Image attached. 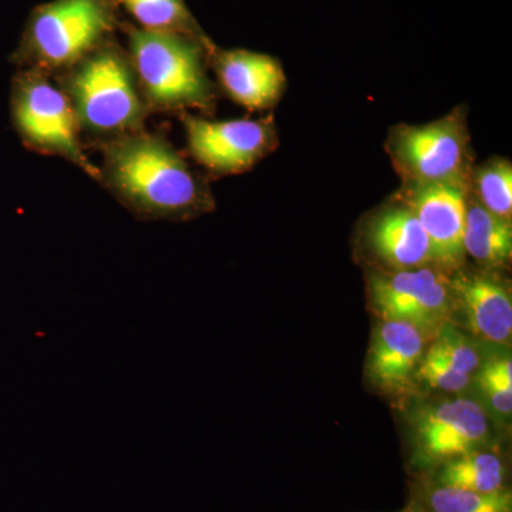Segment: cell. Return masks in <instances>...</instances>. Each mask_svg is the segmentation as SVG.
I'll return each mask as SVG.
<instances>
[{
    "instance_id": "obj_1",
    "label": "cell",
    "mask_w": 512,
    "mask_h": 512,
    "mask_svg": "<svg viewBox=\"0 0 512 512\" xmlns=\"http://www.w3.org/2000/svg\"><path fill=\"white\" fill-rule=\"evenodd\" d=\"M97 150V183L137 220L187 222L214 211L210 184L163 133L144 128Z\"/></svg>"
},
{
    "instance_id": "obj_2",
    "label": "cell",
    "mask_w": 512,
    "mask_h": 512,
    "mask_svg": "<svg viewBox=\"0 0 512 512\" xmlns=\"http://www.w3.org/2000/svg\"><path fill=\"white\" fill-rule=\"evenodd\" d=\"M53 79L72 106L83 143L97 148L146 128L151 113L119 40L97 47Z\"/></svg>"
},
{
    "instance_id": "obj_3",
    "label": "cell",
    "mask_w": 512,
    "mask_h": 512,
    "mask_svg": "<svg viewBox=\"0 0 512 512\" xmlns=\"http://www.w3.org/2000/svg\"><path fill=\"white\" fill-rule=\"evenodd\" d=\"M120 33L151 114L214 111L217 87L208 74V52L215 46L194 37L148 32L124 19Z\"/></svg>"
},
{
    "instance_id": "obj_4",
    "label": "cell",
    "mask_w": 512,
    "mask_h": 512,
    "mask_svg": "<svg viewBox=\"0 0 512 512\" xmlns=\"http://www.w3.org/2000/svg\"><path fill=\"white\" fill-rule=\"evenodd\" d=\"M123 22L116 0H50L30 12L12 62L55 77L117 39Z\"/></svg>"
},
{
    "instance_id": "obj_5",
    "label": "cell",
    "mask_w": 512,
    "mask_h": 512,
    "mask_svg": "<svg viewBox=\"0 0 512 512\" xmlns=\"http://www.w3.org/2000/svg\"><path fill=\"white\" fill-rule=\"evenodd\" d=\"M10 113L25 147L42 156L62 158L99 181V164L84 153L72 106L52 76L19 70L13 77Z\"/></svg>"
},
{
    "instance_id": "obj_6",
    "label": "cell",
    "mask_w": 512,
    "mask_h": 512,
    "mask_svg": "<svg viewBox=\"0 0 512 512\" xmlns=\"http://www.w3.org/2000/svg\"><path fill=\"white\" fill-rule=\"evenodd\" d=\"M386 151L404 184L454 183L470 187L473 153L463 106L423 126L392 127Z\"/></svg>"
},
{
    "instance_id": "obj_7",
    "label": "cell",
    "mask_w": 512,
    "mask_h": 512,
    "mask_svg": "<svg viewBox=\"0 0 512 512\" xmlns=\"http://www.w3.org/2000/svg\"><path fill=\"white\" fill-rule=\"evenodd\" d=\"M187 151L215 177L247 173L278 146L274 120H210L180 114Z\"/></svg>"
},
{
    "instance_id": "obj_8",
    "label": "cell",
    "mask_w": 512,
    "mask_h": 512,
    "mask_svg": "<svg viewBox=\"0 0 512 512\" xmlns=\"http://www.w3.org/2000/svg\"><path fill=\"white\" fill-rule=\"evenodd\" d=\"M369 296L380 318L409 323L421 332L439 326L454 301L451 279L429 266L372 275Z\"/></svg>"
},
{
    "instance_id": "obj_9",
    "label": "cell",
    "mask_w": 512,
    "mask_h": 512,
    "mask_svg": "<svg viewBox=\"0 0 512 512\" xmlns=\"http://www.w3.org/2000/svg\"><path fill=\"white\" fill-rule=\"evenodd\" d=\"M414 433L412 466L421 476L448 460L484 448L488 420L480 404L457 399L423 410Z\"/></svg>"
},
{
    "instance_id": "obj_10",
    "label": "cell",
    "mask_w": 512,
    "mask_h": 512,
    "mask_svg": "<svg viewBox=\"0 0 512 512\" xmlns=\"http://www.w3.org/2000/svg\"><path fill=\"white\" fill-rule=\"evenodd\" d=\"M470 187L464 184H404L402 202L419 220L429 238L433 262L456 269L464 259Z\"/></svg>"
},
{
    "instance_id": "obj_11",
    "label": "cell",
    "mask_w": 512,
    "mask_h": 512,
    "mask_svg": "<svg viewBox=\"0 0 512 512\" xmlns=\"http://www.w3.org/2000/svg\"><path fill=\"white\" fill-rule=\"evenodd\" d=\"M208 66L214 70L222 92L245 109H271L285 92L284 67L265 53L215 45L208 52Z\"/></svg>"
},
{
    "instance_id": "obj_12",
    "label": "cell",
    "mask_w": 512,
    "mask_h": 512,
    "mask_svg": "<svg viewBox=\"0 0 512 512\" xmlns=\"http://www.w3.org/2000/svg\"><path fill=\"white\" fill-rule=\"evenodd\" d=\"M423 350L420 329L399 320H384L373 335L367 375L383 392H404L416 375Z\"/></svg>"
},
{
    "instance_id": "obj_13",
    "label": "cell",
    "mask_w": 512,
    "mask_h": 512,
    "mask_svg": "<svg viewBox=\"0 0 512 512\" xmlns=\"http://www.w3.org/2000/svg\"><path fill=\"white\" fill-rule=\"evenodd\" d=\"M366 242L372 254L394 271L433 262L429 238L403 202L384 208L372 218L366 228Z\"/></svg>"
},
{
    "instance_id": "obj_14",
    "label": "cell",
    "mask_w": 512,
    "mask_h": 512,
    "mask_svg": "<svg viewBox=\"0 0 512 512\" xmlns=\"http://www.w3.org/2000/svg\"><path fill=\"white\" fill-rule=\"evenodd\" d=\"M451 289L477 336L493 343L511 339V293L503 282L490 275L460 272L451 279Z\"/></svg>"
},
{
    "instance_id": "obj_15",
    "label": "cell",
    "mask_w": 512,
    "mask_h": 512,
    "mask_svg": "<svg viewBox=\"0 0 512 512\" xmlns=\"http://www.w3.org/2000/svg\"><path fill=\"white\" fill-rule=\"evenodd\" d=\"M417 477L426 478L431 483L444 487L480 494L510 490L508 467L503 456L485 448L448 460Z\"/></svg>"
},
{
    "instance_id": "obj_16",
    "label": "cell",
    "mask_w": 512,
    "mask_h": 512,
    "mask_svg": "<svg viewBox=\"0 0 512 512\" xmlns=\"http://www.w3.org/2000/svg\"><path fill=\"white\" fill-rule=\"evenodd\" d=\"M406 508L410 512H512V491L473 493L416 477Z\"/></svg>"
},
{
    "instance_id": "obj_17",
    "label": "cell",
    "mask_w": 512,
    "mask_h": 512,
    "mask_svg": "<svg viewBox=\"0 0 512 512\" xmlns=\"http://www.w3.org/2000/svg\"><path fill=\"white\" fill-rule=\"evenodd\" d=\"M464 252L488 268L510 264L512 256L511 221L495 217L476 200L468 197Z\"/></svg>"
},
{
    "instance_id": "obj_18",
    "label": "cell",
    "mask_w": 512,
    "mask_h": 512,
    "mask_svg": "<svg viewBox=\"0 0 512 512\" xmlns=\"http://www.w3.org/2000/svg\"><path fill=\"white\" fill-rule=\"evenodd\" d=\"M137 28L156 33L194 37L212 45V39L192 15L185 0H116Z\"/></svg>"
},
{
    "instance_id": "obj_19",
    "label": "cell",
    "mask_w": 512,
    "mask_h": 512,
    "mask_svg": "<svg viewBox=\"0 0 512 512\" xmlns=\"http://www.w3.org/2000/svg\"><path fill=\"white\" fill-rule=\"evenodd\" d=\"M470 191L484 210L495 217L511 221L512 215V167L505 158H491L480 167L473 168Z\"/></svg>"
},
{
    "instance_id": "obj_20",
    "label": "cell",
    "mask_w": 512,
    "mask_h": 512,
    "mask_svg": "<svg viewBox=\"0 0 512 512\" xmlns=\"http://www.w3.org/2000/svg\"><path fill=\"white\" fill-rule=\"evenodd\" d=\"M478 383L488 403L501 416L512 412V362L510 357L493 359L484 365Z\"/></svg>"
},
{
    "instance_id": "obj_21",
    "label": "cell",
    "mask_w": 512,
    "mask_h": 512,
    "mask_svg": "<svg viewBox=\"0 0 512 512\" xmlns=\"http://www.w3.org/2000/svg\"><path fill=\"white\" fill-rule=\"evenodd\" d=\"M416 373L433 389L447 393L463 392L470 383V376L454 369L434 348L421 357Z\"/></svg>"
},
{
    "instance_id": "obj_22",
    "label": "cell",
    "mask_w": 512,
    "mask_h": 512,
    "mask_svg": "<svg viewBox=\"0 0 512 512\" xmlns=\"http://www.w3.org/2000/svg\"><path fill=\"white\" fill-rule=\"evenodd\" d=\"M431 348L437 350L458 372L471 376L480 366L478 353L456 329L443 326L439 338Z\"/></svg>"
},
{
    "instance_id": "obj_23",
    "label": "cell",
    "mask_w": 512,
    "mask_h": 512,
    "mask_svg": "<svg viewBox=\"0 0 512 512\" xmlns=\"http://www.w3.org/2000/svg\"><path fill=\"white\" fill-rule=\"evenodd\" d=\"M400 512H410L409 510H407V508H404L403 511H400Z\"/></svg>"
}]
</instances>
